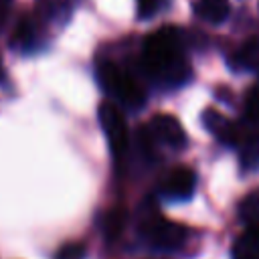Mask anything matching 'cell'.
<instances>
[{"instance_id": "obj_1", "label": "cell", "mask_w": 259, "mask_h": 259, "mask_svg": "<svg viewBox=\"0 0 259 259\" xmlns=\"http://www.w3.org/2000/svg\"><path fill=\"white\" fill-rule=\"evenodd\" d=\"M142 61L152 77L166 83H182L188 77V63L182 57L180 30L174 26H162L146 36Z\"/></svg>"}, {"instance_id": "obj_2", "label": "cell", "mask_w": 259, "mask_h": 259, "mask_svg": "<svg viewBox=\"0 0 259 259\" xmlns=\"http://www.w3.org/2000/svg\"><path fill=\"white\" fill-rule=\"evenodd\" d=\"M99 81L101 85L123 105L127 107H142L146 101V93L142 85L123 69H119L115 63H103L99 65Z\"/></svg>"}, {"instance_id": "obj_3", "label": "cell", "mask_w": 259, "mask_h": 259, "mask_svg": "<svg viewBox=\"0 0 259 259\" xmlns=\"http://www.w3.org/2000/svg\"><path fill=\"white\" fill-rule=\"evenodd\" d=\"M97 117L101 123V130L109 142L111 152L119 158L125 154L127 144H130V134H127V123L121 113V109L113 101H103L97 109Z\"/></svg>"}, {"instance_id": "obj_4", "label": "cell", "mask_w": 259, "mask_h": 259, "mask_svg": "<svg viewBox=\"0 0 259 259\" xmlns=\"http://www.w3.org/2000/svg\"><path fill=\"white\" fill-rule=\"evenodd\" d=\"M142 233L150 245L160 249H176L186 241V229L178 223L164 219L162 214H148L142 223Z\"/></svg>"}, {"instance_id": "obj_5", "label": "cell", "mask_w": 259, "mask_h": 259, "mask_svg": "<svg viewBox=\"0 0 259 259\" xmlns=\"http://www.w3.org/2000/svg\"><path fill=\"white\" fill-rule=\"evenodd\" d=\"M148 132H150L154 142H162L170 148H184L186 146V132L174 115L160 113V115L152 117Z\"/></svg>"}, {"instance_id": "obj_6", "label": "cell", "mask_w": 259, "mask_h": 259, "mask_svg": "<svg viewBox=\"0 0 259 259\" xmlns=\"http://www.w3.org/2000/svg\"><path fill=\"white\" fill-rule=\"evenodd\" d=\"M196 184V174L188 166H176L162 178V194L174 200H184L192 194Z\"/></svg>"}, {"instance_id": "obj_7", "label": "cell", "mask_w": 259, "mask_h": 259, "mask_svg": "<svg viewBox=\"0 0 259 259\" xmlns=\"http://www.w3.org/2000/svg\"><path fill=\"white\" fill-rule=\"evenodd\" d=\"M202 121H204L206 130L212 132L221 142H225L229 146H235L239 142V127L233 121H229L223 113H219L214 109H206L202 113Z\"/></svg>"}, {"instance_id": "obj_8", "label": "cell", "mask_w": 259, "mask_h": 259, "mask_svg": "<svg viewBox=\"0 0 259 259\" xmlns=\"http://www.w3.org/2000/svg\"><path fill=\"white\" fill-rule=\"evenodd\" d=\"M196 14L208 22L219 24L229 14V0H198L196 2Z\"/></svg>"}, {"instance_id": "obj_9", "label": "cell", "mask_w": 259, "mask_h": 259, "mask_svg": "<svg viewBox=\"0 0 259 259\" xmlns=\"http://www.w3.org/2000/svg\"><path fill=\"white\" fill-rule=\"evenodd\" d=\"M239 217L247 227H259V188L243 196L239 204Z\"/></svg>"}, {"instance_id": "obj_10", "label": "cell", "mask_w": 259, "mask_h": 259, "mask_svg": "<svg viewBox=\"0 0 259 259\" xmlns=\"http://www.w3.org/2000/svg\"><path fill=\"white\" fill-rule=\"evenodd\" d=\"M125 221H127V214L123 208H113L105 214V221H103V233H105V239L107 241H115L123 227H125Z\"/></svg>"}, {"instance_id": "obj_11", "label": "cell", "mask_w": 259, "mask_h": 259, "mask_svg": "<svg viewBox=\"0 0 259 259\" xmlns=\"http://www.w3.org/2000/svg\"><path fill=\"white\" fill-rule=\"evenodd\" d=\"M34 36V24L30 16H22L18 24L12 30V45L14 47H26Z\"/></svg>"}, {"instance_id": "obj_12", "label": "cell", "mask_w": 259, "mask_h": 259, "mask_svg": "<svg viewBox=\"0 0 259 259\" xmlns=\"http://www.w3.org/2000/svg\"><path fill=\"white\" fill-rule=\"evenodd\" d=\"M85 245L79 243V241H71L67 245H63L59 251H57V257L55 259H85Z\"/></svg>"}, {"instance_id": "obj_13", "label": "cell", "mask_w": 259, "mask_h": 259, "mask_svg": "<svg viewBox=\"0 0 259 259\" xmlns=\"http://www.w3.org/2000/svg\"><path fill=\"white\" fill-rule=\"evenodd\" d=\"M247 117L255 123H259V89H253L249 91L247 95Z\"/></svg>"}, {"instance_id": "obj_14", "label": "cell", "mask_w": 259, "mask_h": 259, "mask_svg": "<svg viewBox=\"0 0 259 259\" xmlns=\"http://www.w3.org/2000/svg\"><path fill=\"white\" fill-rule=\"evenodd\" d=\"M160 0H138V14L142 18H150L158 12Z\"/></svg>"}, {"instance_id": "obj_15", "label": "cell", "mask_w": 259, "mask_h": 259, "mask_svg": "<svg viewBox=\"0 0 259 259\" xmlns=\"http://www.w3.org/2000/svg\"><path fill=\"white\" fill-rule=\"evenodd\" d=\"M2 18H4V8H0V22H2Z\"/></svg>"}]
</instances>
